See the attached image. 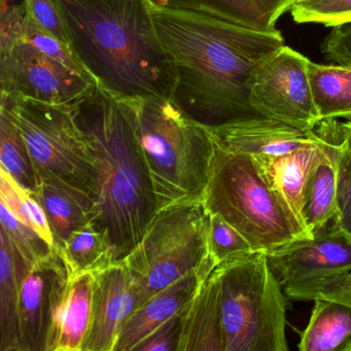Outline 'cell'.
<instances>
[{
    "label": "cell",
    "instance_id": "5bb4252c",
    "mask_svg": "<svg viewBox=\"0 0 351 351\" xmlns=\"http://www.w3.org/2000/svg\"><path fill=\"white\" fill-rule=\"evenodd\" d=\"M208 129L213 141L223 149L252 157L285 155L316 145L322 139L319 124L313 130H302L262 117Z\"/></svg>",
    "mask_w": 351,
    "mask_h": 351
},
{
    "label": "cell",
    "instance_id": "30bf717a",
    "mask_svg": "<svg viewBox=\"0 0 351 351\" xmlns=\"http://www.w3.org/2000/svg\"><path fill=\"white\" fill-rule=\"evenodd\" d=\"M96 84L69 71L21 42L0 53V94L22 96L45 104L71 106L87 96Z\"/></svg>",
    "mask_w": 351,
    "mask_h": 351
},
{
    "label": "cell",
    "instance_id": "cb8c5ba5",
    "mask_svg": "<svg viewBox=\"0 0 351 351\" xmlns=\"http://www.w3.org/2000/svg\"><path fill=\"white\" fill-rule=\"evenodd\" d=\"M23 279L16 269L9 238L0 230V351H20L19 299Z\"/></svg>",
    "mask_w": 351,
    "mask_h": 351
},
{
    "label": "cell",
    "instance_id": "9c48e42d",
    "mask_svg": "<svg viewBox=\"0 0 351 351\" xmlns=\"http://www.w3.org/2000/svg\"><path fill=\"white\" fill-rule=\"evenodd\" d=\"M310 60L289 47L265 61L252 75L250 104L258 117L313 130L318 117L309 77Z\"/></svg>",
    "mask_w": 351,
    "mask_h": 351
},
{
    "label": "cell",
    "instance_id": "52a82bcc",
    "mask_svg": "<svg viewBox=\"0 0 351 351\" xmlns=\"http://www.w3.org/2000/svg\"><path fill=\"white\" fill-rule=\"evenodd\" d=\"M208 228L202 199L158 210L138 245L123 261L138 289L137 307L191 273L204 280L217 268L209 254Z\"/></svg>",
    "mask_w": 351,
    "mask_h": 351
},
{
    "label": "cell",
    "instance_id": "4dcf8cb0",
    "mask_svg": "<svg viewBox=\"0 0 351 351\" xmlns=\"http://www.w3.org/2000/svg\"><path fill=\"white\" fill-rule=\"evenodd\" d=\"M291 17L295 23H317L337 27L351 22V0H316L291 5Z\"/></svg>",
    "mask_w": 351,
    "mask_h": 351
},
{
    "label": "cell",
    "instance_id": "836d02e7",
    "mask_svg": "<svg viewBox=\"0 0 351 351\" xmlns=\"http://www.w3.org/2000/svg\"><path fill=\"white\" fill-rule=\"evenodd\" d=\"M184 313L186 309L172 316L145 338L135 351H178L182 338Z\"/></svg>",
    "mask_w": 351,
    "mask_h": 351
},
{
    "label": "cell",
    "instance_id": "44dd1931",
    "mask_svg": "<svg viewBox=\"0 0 351 351\" xmlns=\"http://www.w3.org/2000/svg\"><path fill=\"white\" fill-rule=\"evenodd\" d=\"M178 351H223L213 271L199 283L186 308Z\"/></svg>",
    "mask_w": 351,
    "mask_h": 351
},
{
    "label": "cell",
    "instance_id": "ba28073f",
    "mask_svg": "<svg viewBox=\"0 0 351 351\" xmlns=\"http://www.w3.org/2000/svg\"><path fill=\"white\" fill-rule=\"evenodd\" d=\"M0 110L7 112L25 139L40 180H60L92 197L97 176L95 165L75 122L73 104L56 106L1 95Z\"/></svg>",
    "mask_w": 351,
    "mask_h": 351
},
{
    "label": "cell",
    "instance_id": "83f0119b",
    "mask_svg": "<svg viewBox=\"0 0 351 351\" xmlns=\"http://www.w3.org/2000/svg\"><path fill=\"white\" fill-rule=\"evenodd\" d=\"M0 219L1 230L9 238L12 247L20 254L30 268L56 250L36 230L18 219L3 201H0Z\"/></svg>",
    "mask_w": 351,
    "mask_h": 351
},
{
    "label": "cell",
    "instance_id": "f1b7e54d",
    "mask_svg": "<svg viewBox=\"0 0 351 351\" xmlns=\"http://www.w3.org/2000/svg\"><path fill=\"white\" fill-rule=\"evenodd\" d=\"M23 42L29 43L40 52L44 53L50 58L54 59L55 61L60 63L69 71L96 84L93 77L86 69L83 63L71 50V47L63 43L62 40H58L50 32H47L38 22L34 21L28 16L26 18L25 24H24Z\"/></svg>",
    "mask_w": 351,
    "mask_h": 351
},
{
    "label": "cell",
    "instance_id": "d590c367",
    "mask_svg": "<svg viewBox=\"0 0 351 351\" xmlns=\"http://www.w3.org/2000/svg\"><path fill=\"white\" fill-rule=\"evenodd\" d=\"M27 14L23 3H14L0 11V53L7 52L23 42V28Z\"/></svg>",
    "mask_w": 351,
    "mask_h": 351
},
{
    "label": "cell",
    "instance_id": "3957f363",
    "mask_svg": "<svg viewBox=\"0 0 351 351\" xmlns=\"http://www.w3.org/2000/svg\"><path fill=\"white\" fill-rule=\"evenodd\" d=\"M73 116L96 169L95 221L123 262L143 239L159 210L138 141L118 100L96 86L73 104Z\"/></svg>",
    "mask_w": 351,
    "mask_h": 351
},
{
    "label": "cell",
    "instance_id": "4316f807",
    "mask_svg": "<svg viewBox=\"0 0 351 351\" xmlns=\"http://www.w3.org/2000/svg\"><path fill=\"white\" fill-rule=\"evenodd\" d=\"M0 201L5 202L18 219L36 230L43 238L55 247L46 213L34 193L19 186L11 176L1 168H0Z\"/></svg>",
    "mask_w": 351,
    "mask_h": 351
},
{
    "label": "cell",
    "instance_id": "7402d4cb",
    "mask_svg": "<svg viewBox=\"0 0 351 351\" xmlns=\"http://www.w3.org/2000/svg\"><path fill=\"white\" fill-rule=\"evenodd\" d=\"M299 350L351 351V305L332 299H316Z\"/></svg>",
    "mask_w": 351,
    "mask_h": 351
},
{
    "label": "cell",
    "instance_id": "e575fe53",
    "mask_svg": "<svg viewBox=\"0 0 351 351\" xmlns=\"http://www.w3.org/2000/svg\"><path fill=\"white\" fill-rule=\"evenodd\" d=\"M28 17L69 46V38L54 0H22Z\"/></svg>",
    "mask_w": 351,
    "mask_h": 351
},
{
    "label": "cell",
    "instance_id": "ffe728a7",
    "mask_svg": "<svg viewBox=\"0 0 351 351\" xmlns=\"http://www.w3.org/2000/svg\"><path fill=\"white\" fill-rule=\"evenodd\" d=\"M159 7L186 10L213 16L252 29H276L279 18L289 11L293 0H149Z\"/></svg>",
    "mask_w": 351,
    "mask_h": 351
},
{
    "label": "cell",
    "instance_id": "9a60e30c",
    "mask_svg": "<svg viewBox=\"0 0 351 351\" xmlns=\"http://www.w3.org/2000/svg\"><path fill=\"white\" fill-rule=\"evenodd\" d=\"M328 126L330 121H322L319 123L322 139L316 145L285 155L254 157L265 180L282 197L303 226L302 207L304 190L310 174L326 154Z\"/></svg>",
    "mask_w": 351,
    "mask_h": 351
},
{
    "label": "cell",
    "instance_id": "5b68a950",
    "mask_svg": "<svg viewBox=\"0 0 351 351\" xmlns=\"http://www.w3.org/2000/svg\"><path fill=\"white\" fill-rule=\"evenodd\" d=\"M203 203L235 228L256 252L312 237L282 197L265 180L256 160L215 143Z\"/></svg>",
    "mask_w": 351,
    "mask_h": 351
},
{
    "label": "cell",
    "instance_id": "4fadbf2b",
    "mask_svg": "<svg viewBox=\"0 0 351 351\" xmlns=\"http://www.w3.org/2000/svg\"><path fill=\"white\" fill-rule=\"evenodd\" d=\"M94 274L93 314L83 351H114L123 326L138 305V289L124 262Z\"/></svg>",
    "mask_w": 351,
    "mask_h": 351
},
{
    "label": "cell",
    "instance_id": "8d00e7d4",
    "mask_svg": "<svg viewBox=\"0 0 351 351\" xmlns=\"http://www.w3.org/2000/svg\"><path fill=\"white\" fill-rule=\"evenodd\" d=\"M322 51L328 60L351 67V22L332 28L322 43Z\"/></svg>",
    "mask_w": 351,
    "mask_h": 351
},
{
    "label": "cell",
    "instance_id": "d6a6232c",
    "mask_svg": "<svg viewBox=\"0 0 351 351\" xmlns=\"http://www.w3.org/2000/svg\"><path fill=\"white\" fill-rule=\"evenodd\" d=\"M338 188H337V213L334 221L340 231L351 240V153L342 147L337 157Z\"/></svg>",
    "mask_w": 351,
    "mask_h": 351
},
{
    "label": "cell",
    "instance_id": "74e56055",
    "mask_svg": "<svg viewBox=\"0 0 351 351\" xmlns=\"http://www.w3.org/2000/svg\"><path fill=\"white\" fill-rule=\"evenodd\" d=\"M342 147L351 153V122L342 123Z\"/></svg>",
    "mask_w": 351,
    "mask_h": 351
},
{
    "label": "cell",
    "instance_id": "ab89813d",
    "mask_svg": "<svg viewBox=\"0 0 351 351\" xmlns=\"http://www.w3.org/2000/svg\"><path fill=\"white\" fill-rule=\"evenodd\" d=\"M312 1H316V0H293V5H299V3H312Z\"/></svg>",
    "mask_w": 351,
    "mask_h": 351
},
{
    "label": "cell",
    "instance_id": "f35d334b",
    "mask_svg": "<svg viewBox=\"0 0 351 351\" xmlns=\"http://www.w3.org/2000/svg\"><path fill=\"white\" fill-rule=\"evenodd\" d=\"M14 1L15 0H0V11H3L10 5H14Z\"/></svg>",
    "mask_w": 351,
    "mask_h": 351
},
{
    "label": "cell",
    "instance_id": "1f68e13d",
    "mask_svg": "<svg viewBox=\"0 0 351 351\" xmlns=\"http://www.w3.org/2000/svg\"><path fill=\"white\" fill-rule=\"evenodd\" d=\"M291 300L332 299L351 305V271L283 289Z\"/></svg>",
    "mask_w": 351,
    "mask_h": 351
},
{
    "label": "cell",
    "instance_id": "484cf974",
    "mask_svg": "<svg viewBox=\"0 0 351 351\" xmlns=\"http://www.w3.org/2000/svg\"><path fill=\"white\" fill-rule=\"evenodd\" d=\"M0 163L19 186L34 193L40 184L25 139L7 112L0 110Z\"/></svg>",
    "mask_w": 351,
    "mask_h": 351
},
{
    "label": "cell",
    "instance_id": "d6986e66",
    "mask_svg": "<svg viewBox=\"0 0 351 351\" xmlns=\"http://www.w3.org/2000/svg\"><path fill=\"white\" fill-rule=\"evenodd\" d=\"M34 195L46 213L57 250L73 232L95 219L91 195L60 180H40Z\"/></svg>",
    "mask_w": 351,
    "mask_h": 351
},
{
    "label": "cell",
    "instance_id": "e0dca14e",
    "mask_svg": "<svg viewBox=\"0 0 351 351\" xmlns=\"http://www.w3.org/2000/svg\"><path fill=\"white\" fill-rule=\"evenodd\" d=\"M94 273L71 276L53 317L46 351H83L93 314Z\"/></svg>",
    "mask_w": 351,
    "mask_h": 351
},
{
    "label": "cell",
    "instance_id": "2e32d148",
    "mask_svg": "<svg viewBox=\"0 0 351 351\" xmlns=\"http://www.w3.org/2000/svg\"><path fill=\"white\" fill-rule=\"evenodd\" d=\"M202 279L193 272L145 300L123 326L114 351H135L154 330L186 309Z\"/></svg>",
    "mask_w": 351,
    "mask_h": 351
},
{
    "label": "cell",
    "instance_id": "8992f818",
    "mask_svg": "<svg viewBox=\"0 0 351 351\" xmlns=\"http://www.w3.org/2000/svg\"><path fill=\"white\" fill-rule=\"evenodd\" d=\"M223 351H287V295L263 252L213 270Z\"/></svg>",
    "mask_w": 351,
    "mask_h": 351
},
{
    "label": "cell",
    "instance_id": "277c9868",
    "mask_svg": "<svg viewBox=\"0 0 351 351\" xmlns=\"http://www.w3.org/2000/svg\"><path fill=\"white\" fill-rule=\"evenodd\" d=\"M116 99L138 141L159 209L202 199L215 149L209 129L169 97Z\"/></svg>",
    "mask_w": 351,
    "mask_h": 351
},
{
    "label": "cell",
    "instance_id": "8fae6325",
    "mask_svg": "<svg viewBox=\"0 0 351 351\" xmlns=\"http://www.w3.org/2000/svg\"><path fill=\"white\" fill-rule=\"evenodd\" d=\"M267 264L282 289L351 271V240L334 219L313 233L265 252Z\"/></svg>",
    "mask_w": 351,
    "mask_h": 351
},
{
    "label": "cell",
    "instance_id": "d4e9b609",
    "mask_svg": "<svg viewBox=\"0 0 351 351\" xmlns=\"http://www.w3.org/2000/svg\"><path fill=\"white\" fill-rule=\"evenodd\" d=\"M58 252L71 276L100 272L116 263L106 233L95 219L73 232Z\"/></svg>",
    "mask_w": 351,
    "mask_h": 351
},
{
    "label": "cell",
    "instance_id": "ac0fdd59",
    "mask_svg": "<svg viewBox=\"0 0 351 351\" xmlns=\"http://www.w3.org/2000/svg\"><path fill=\"white\" fill-rule=\"evenodd\" d=\"M342 141V128L330 121L326 154L308 178L303 194L302 219L310 235L334 219L337 213L338 169L337 157Z\"/></svg>",
    "mask_w": 351,
    "mask_h": 351
},
{
    "label": "cell",
    "instance_id": "603a6c76",
    "mask_svg": "<svg viewBox=\"0 0 351 351\" xmlns=\"http://www.w3.org/2000/svg\"><path fill=\"white\" fill-rule=\"evenodd\" d=\"M308 77L320 121L345 119L351 122V67L310 61Z\"/></svg>",
    "mask_w": 351,
    "mask_h": 351
},
{
    "label": "cell",
    "instance_id": "7c38bea8",
    "mask_svg": "<svg viewBox=\"0 0 351 351\" xmlns=\"http://www.w3.org/2000/svg\"><path fill=\"white\" fill-rule=\"evenodd\" d=\"M71 276L57 250L28 271L20 287V351H46L53 317Z\"/></svg>",
    "mask_w": 351,
    "mask_h": 351
},
{
    "label": "cell",
    "instance_id": "f546056e",
    "mask_svg": "<svg viewBox=\"0 0 351 351\" xmlns=\"http://www.w3.org/2000/svg\"><path fill=\"white\" fill-rule=\"evenodd\" d=\"M208 248L215 266L243 254L256 252L250 242L229 223L209 213Z\"/></svg>",
    "mask_w": 351,
    "mask_h": 351
},
{
    "label": "cell",
    "instance_id": "7a4b0ae2",
    "mask_svg": "<svg viewBox=\"0 0 351 351\" xmlns=\"http://www.w3.org/2000/svg\"><path fill=\"white\" fill-rule=\"evenodd\" d=\"M69 47L116 98L170 97L172 75L149 0H54Z\"/></svg>",
    "mask_w": 351,
    "mask_h": 351
},
{
    "label": "cell",
    "instance_id": "6da1fadb",
    "mask_svg": "<svg viewBox=\"0 0 351 351\" xmlns=\"http://www.w3.org/2000/svg\"><path fill=\"white\" fill-rule=\"evenodd\" d=\"M172 75L170 99L207 128L256 118L254 71L285 47L279 30L252 29L213 16L151 3Z\"/></svg>",
    "mask_w": 351,
    "mask_h": 351
}]
</instances>
